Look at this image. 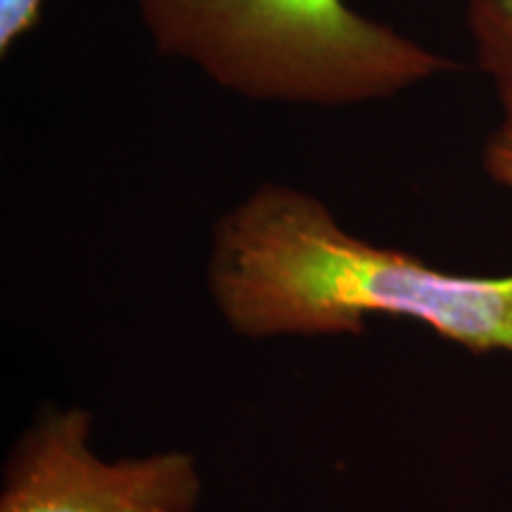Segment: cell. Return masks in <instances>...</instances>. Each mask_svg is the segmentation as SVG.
Returning a JSON list of instances; mask_svg holds the SVG:
<instances>
[{"label":"cell","instance_id":"cell-1","mask_svg":"<svg viewBox=\"0 0 512 512\" xmlns=\"http://www.w3.org/2000/svg\"><path fill=\"white\" fill-rule=\"evenodd\" d=\"M207 285L247 339L363 335L406 318L472 354H512V275L439 271L356 238L311 192L266 183L216 221Z\"/></svg>","mask_w":512,"mask_h":512},{"label":"cell","instance_id":"cell-2","mask_svg":"<svg viewBox=\"0 0 512 512\" xmlns=\"http://www.w3.org/2000/svg\"><path fill=\"white\" fill-rule=\"evenodd\" d=\"M157 50L252 100L347 107L456 69L344 0H138Z\"/></svg>","mask_w":512,"mask_h":512},{"label":"cell","instance_id":"cell-3","mask_svg":"<svg viewBox=\"0 0 512 512\" xmlns=\"http://www.w3.org/2000/svg\"><path fill=\"white\" fill-rule=\"evenodd\" d=\"M93 415L48 406L12 446L0 512H195L202 498L188 451L102 460L91 446Z\"/></svg>","mask_w":512,"mask_h":512},{"label":"cell","instance_id":"cell-4","mask_svg":"<svg viewBox=\"0 0 512 512\" xmlns=\"http://www.w3.org/2000/svg\"><path fill=\"white\" fill-rule=\"evenodd\" d=\"M467 29L479 67L496 88L503 126L512 128V0H467Z\"/></svg>","mask_w":512,"mask_h":512},{"label":"cell","instance_id":"cell-5","mask_svg":"<svg viewBox=\"0 0 512 512\" xmlns=\"http://www.w3.org/2000/svg\"><path fill=\"white\" fill-rule=\"evenodd\" d=\"M46 0H0V53L8 55L41 22Z\"/></svg>","mask_w":512,"mask_h":512},{"label":"cell","instance_id":"cell-6","mask_svg":"<svg viewBox=\"0 0 512 512\" xmlns=\"http://www.w3.org/2000/svg\"><path fill=\"white\" fill-rule=\"evenodd\" d=\"M482 159L484 171L491 181L512 190V128L501 126L494 136L486 140Z\"/></svg>","mask_w":512,"mask_h":512}]
</instances>
